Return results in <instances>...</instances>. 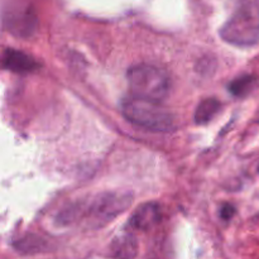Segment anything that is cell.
Listing matches in <instances>:
<instances>
[{
  "label": "cell",
  "mask_w": 259,
  "mask_h": 259,
  "mask_svg": "<svg viewBox=\"0 0 259 259\" xmlns=\"http://www.w3.org/2000/svg\"><path fill=\"white\" fill-rule=\"evenodd\" d=\"M223 39L238 47H252L259 43V3L238 0L229 19L220 30Z\"/></svg>",
  "instance_id": "1"
},
{
  "label": "cell",
  "mask_w": 259,
  "mask_h": 259,
  "mask_svg": "<svg viewBox=\"0 0 259 259\" xmlns=\"http://www.w3.org/2000/svg\"><path fill=\"white\" fill-rule=\"evenodd\" d=\"M121 113L132 124L149 131L171 132L175 128L174 116L161 105V101L132 96L123 101Z\"/></svg>",
  "instance_id": "2"
},
{
  "label": "cell",
  "mask_w": 259,
  "mask_h": 259,
  "mask_svg": "<svg viewBox=\"0 0 259 259\" xmlns=\"http://www.w3.org/2000/svg\"><path fill=\"white\" fill-rule=\"evenodd\" d=\"M126 80L133 96L162 101L171 90V78L168 73L153 65L133 66L126 73Z\"/></svg>",
  "instance_id": "3"
},
{
  "label": "cell",
  "mask_w": 259,
  "mask_h": 259,
  "mask_svg": "<svg viewBox=\"0 0 259 259\" xmlns=\"http://www.w3.org/2000/svg\"><path fill=\"white\" fill-rule=\"evenodd\" d=\"M133 202V195L126 191L103 192L91 200L83 211L95 225H104L125 211Z\"/></svg>",
  "instance_id": "4"
},
{
  "label": "cell",
  "mask_w": 259,
  "mask_h": 259,
  "mask_svg": "<svg viewBox=\"0 0 259 259\" xmlns=\"http://www.w3.org/2000/svg\"><path fill=\"white\" fill-rule=\"evenodd\" d=\"M4 27L15 35L29 37L37 28V18L28 7L9 9V13L4 15Z\"/></svg>",
  "instance_id": "5"
},
{
  "label": "cell",
  "mask_w": 259,
  "mask_h": 259,
  "mask_svg": "<svg viewBox=\"0 0 259 259\" xmlns=\"http://www.w3.org/2000/svg\"><path fill=\"white\" fill-rule=\"evenodd\" d=\"M3 66L7 70L15 73L33 72L39 67L37 61L32 56L17 50H7L3 56Z\"/></svg>",
  "instance_id": "6"
},
{
  "label": "cell",
  "mask_w": 259,
  "mask_h": 259,
  "mask_svg": "<svg viewBox=\"0 0 259 259\" xmlns=\"http://www.w3.org/2000/svg\"><path fill=\"white\" fill-rule=\"evenodd\" d=\"M159 220H161V207H159V205L156 204V202H147V204L141 205L133 212L129 223H131L134 229L147 230L154 227Z\"/></svg>",
  "instance_id": "7"
},
{
  "label": "cell",
  "mask_w": 259,
  "mask_h": 259,
  "mask_svg": "<svg viewBox=\"0 0 259 259\" xmlns=\"http://www.w3.org/2000/svg\"><path fill=\"white\" fill-rule=\"evenodd\" d=\"M220 109H222V104H220L219 100H217V99L214 98L205 99V100H202L201 103L197 105L196 110H195V123L199 124V125L207 124L217 116V114L219 113Z\"/></svg>",
  "instance_id": "8"
},
{
  "label": "cell",
  "mask_w": 259,
  "mask_h": 259,
  "mask_svg": "<svg viewBox=\"0 0 259 259\" xmlns=\"http://www.w3.org/2000/svg\"><path fill=\"white\" fill-rule=\"evenodd\" d=\"M111 249H113V254L115 257L133 258L138 252V245H137V240L133 235L123 234L121 237L116 238Z\"/></svg>",
  "instance_id": "9"
},
{
  "label": "cell",
  "mask_w": 259,
  "mask_h": 259,
  "mask_svg": "<svg viewBox=\"0 0 259 259\" xmlns=\"http://www.w3.org/2000/svg\"><path fill=\"white\" fill-rule=\"evenodd\" d=\"M14 247L18 252L25 253V254H33V253H39L43 252V250H47L48 244L45 239L32 234L18 240L14 244Z\"/></svg>",
  "instance_id": "10"
},
{
  "label": "cell",
  "mask_w": 259,
  "mask_h": 259,
  "mask_svg": "<svg viewBox=\"0 0 259 259\" xmlns=\"http://www.w3.org/2000/svg\"><path fill=\"white\" fill-rule=\"evenodd\" d=\"M255 86H257V77L252 75H244L235 78L229 83V91L234 96L244 98L248 94L252 93Z\"/></svg>",
  "instance_id": "11"
},
{
  "label": "cell",
  "mask_w": 259,
  "mask_h": 259,
  "mask_svg": "<svg viewBox=\"0 0 259 259\" xmlns=\"http://www.w3.org/2000/svg\"><path fill=\"white\" fill-rule=\"evenodd\" d=\"M235 214V207L232 204H224L220 209V218L223 220H230Z\"/></svg>",
  "instance_id": "12"
},
{
  "label": "cell",
  "mask_w": 259,
  "mask_h": 259,
  "mask_svg": "<svg viewBox=\"0 0 259 259\" xmlns=\"http://www.w3.org/2000/svg\"><path fill=\"white\" fill-rule=\"evenodd\" d=\"M258 169H259V168H258Z\"/></svg>",
  "instance_id": "13"
}]
</instances>
